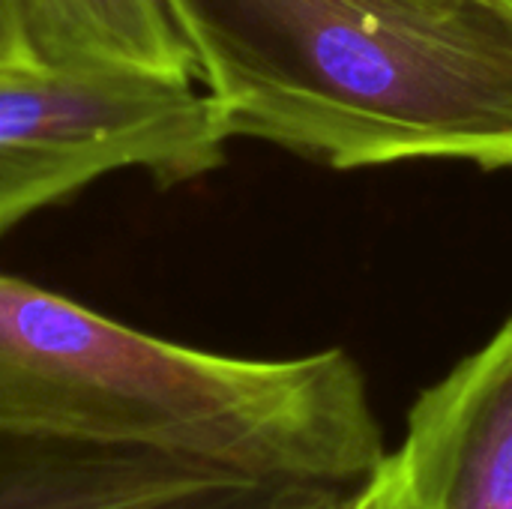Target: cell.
<instances>
[{
  "mask_svg": "<svg viewBox=\"0 0 512 509\" xmlns=\"http://www.w3.org/2000/svg\"><path fill=\"white\" fill-rule=\"evenodd\" d=\"M0 420L117 426L213 471L342 492L387 459L363 369L342 348L216 357L3 273Z\"/></svg>",
  "mask_w": 512,
  "mask_h": 509,
  "instance_id": "cell-2",
  "label": "cell"
},
{
  "mask_svg": "<svg viewBox=\"0 0 512 509\" xmlns=\"http://www.w3.org/2000/svg\"><path fill=\"white\" fill-rule=\"evenodd\" d=\"M39 60L192 78L195 57L162 0H24Z\"/></svg>",
  "mask_w": 512,
  "mask_h": 509,
  "instance_id": "cell-5",
  "label": "cell"
},
{
  "mask_svg": "<svg viewBox=\"0 0 512 509\" xmlns=\"http://www.w3.org/2000/svg\"><path fill=\"white\" fill-rule=\"evenodd\" d=\"M228 141L192 78L48 60L0 69V237L114 171L198 180L225 162Z\"/></svg>",
  "mask_w": 512,
  "mask_h": 509,
  "instance_id": "cell-3",
  "label": "cell"
},
{
  "mask_svg": "<svg viewBox=\"0 0 512 509\" xmlns=\"http://www.w3.org/2000/svg\"><path fill=\"white\" fill-rule=\"evenodd\" d=\"M36 45L30 36V18L24 0H0V69L36 63Z\"/></svg>",
  "mask_w": 512,
  "mask_h": 509,
  "instance_id": "cell-7",
  "label": "cell"
},
{
  "mask_svg": "<svg viewBox=\"0 0 512 509\" xmlns=\"http://www.w3.org/2000/svg\"><path fill=\"white\" fill-rule=\"evenodd\" d=\"M342 509H417L399 453H387L375 474L348 492Z\"/></svg>",
  "mask_w": 512,
  "mask_h": 509,
  "instance_id": "cell-6",
  "label": "cell"
},
{
  "mask_svg": "<svg viewBox=\"0 0 512 509\" xmlns=\"http://www.w3.org/2000/svg\"><path fill=\"white\" fill-rule=\"evenodd\" d=\"M396 453L417 509H512V318L417 399Z\"/></svg>",
  "mask_w": 512,
  "mask_h": 509,
  "instance_id": "cell-4",
  "label": "cell"
},
{
  "mask_svg": "<svg viewBox=\"0 0 512 509\" xmlns=\"http://www.w3.org/2000/svg\"><path fill=\"white\" fill-rule=\"evenodd\" d=\"M228 138L512 168V0H162Z\"/></svg>",
  "mask_w": 512,
  "mask_h": 509,
  "instance_id": "cell-1",
  "label": "cell"
}]
</instances>
